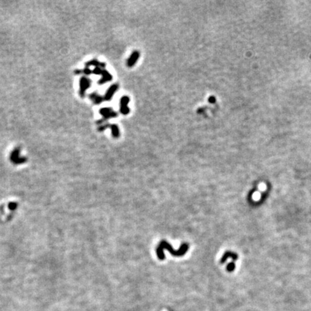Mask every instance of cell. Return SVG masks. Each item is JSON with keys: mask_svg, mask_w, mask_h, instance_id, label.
I'll return each mask as SVG.
<instances>
[{"mask_svg": "<svg viewBox=\"0 0 311 311\" xmlns=\"http://www.w3.org/2000/svg\"><path fill=\"white\" fill-rule=\"evenodd\" d=\"M130 99L127 96H123L120 101V111L123 115H128L130 112L128 103Z\"/></svg>", "mask_w": 311, "mask_h": 311, "instance_id": "obj_1", "label": "cell"}, {"mask_svg": "<svg viewBox=\"0 0 311 311\" xmlns=\"http://www.w3.org/2000/svg\"><path fill=\"white\" fill-rule=\"evenodd\" d=\"M100 113L103 115L105 120L117 116V112H115L112 108H103V109H101V110H100Z\"/></svg>", "mask_w": 311, "mask_h": 311, "instance_id": "obj_2", "label": "cell"}, {"mask_svg": "<svg viewBox=\"0 0 311 311\" xmlns=\"http://www.w3.org/2000/svg\"><path fill=\"white\" fill-rule=\"evenodd\" d=\"M119 86L117 84H115L112 85L108 89V90L107 91L106 94H105V97H104V100H107V101H109V100H112V97L115 94V93L116 92V91L118 89Z\"/></svg>", "mask_w": 311, "mask_h": 311, "instance_id": "obj_3", "label": "cell"}, {"mask_svg": "<svg viewBox=\"0 0 311 311\" xmlns=\"http://www.w3.org/2000/svg\"><path fill=\"white\" fill-rule=\"evenodd\" d=\"M140 56V53L138 51H135L132 53V54L130 56L129 59L127 61V65L128 67H132L135 64L137 61L138 60Z\"/></svg>", "mask_w": 311, "mask_h": 311, "instance_id": "obj_4", "label": "cell"}, {"mask_svg": "<svg viewBox=\"0 0 311 311\" xmlns=\"http://www.w3.org/2000/svg\"><path fill=\"white\" fill-rule=\"evenodd\" d=\"M18 156H19V150H15L11 156V160L13 161V162L15 164H20V163L25 162V158H20Z\"/></svg>", "mask_w": 311, "mask_h": 311, "instance_id": "obj_5", "label": "cell"}, {"mask_svg": "<svg viewBox=\"0 0 311 311\" xmlns=\"http://www.w3.org/2000/svg\"><path fill=\"white\" fill-rule=\"evenodd\" d=\"M102 76H103V78L100 79V82H99L100 84H103L104 83H106L107 82H109V81H110L111 79H112V75H111V74H109L107 71H106V70H104L103 74H102Z\"/></svg>", "mask_w": 311, "mask_h": 311, "instance_id": "obj_6", "label": "cell"}, {"mask_svg": "<svg viewBox=\"0 0 311 311\" xmlns=\"http://www.w3.org/2000/svg\"><path fill=\"white\" fill-rule=\"evenodd\" d=\"M104 127L110 128L111 130H112V134L114 138H118L120 136V131H119V128H117V126H116V125H107V126H105Z\"/></svg>", "mask_w": 311, "mask_h": 311, "instance_id": "obj_7", "label": "cell"}, {"mask_svg": "<svg viewBox=\"0 0 311 311\" xmlns=\"http://www.w3.org/2000/svg\"><path fill=\"white\" fill-rule=\"evenodd\" d=\"M82 93L84 92V91L86 90L87 88H89V86H90L91 82L89 79H85L83 78L82 79Z\"/></svg>", "mask_w": 311, "mask_h": 311, "instance_id": "obj_8", "label": "cell"}, {"mask_svg": "<svg viewBox=\"0 0 311 311\" xmlns=\"http://www.w3.org/2000/svg\"><path fill=\"white\" fill-rule=\"evenodd\" d=\"M91 97H94L93 100L94 101V103L97 104H100L104 100L103 97H102L100 95H97V94H93V95H91Z\"/></svg>", "mask_w": 311, "mask_h": 311, "instance_id": "obj_9", "label": "cell"}, {"mask_svg": "<svg viewBox=\"0 0 311 311\" xmlns=\"http://www.w3.org/2000/svg\"><path fill=\"white\" fill-rule=\"evenodd\" d=\"M17 204L15 203V202H10L9 204V208L12 210H15L17 208Z\"/></svg>", "mask_w": 311, "mask_h": 311, "instance_id": "obj_10", "label": "cell"}, {"mask_svg": "<svg viewBox=\"0 0 311 311\" xmlns=\"http://www.w3.org/2000/svg\"><path fill=\"white\" fill-rule=\"evenodd\" d=\"M234 267H235L234 264H233V263H231V264H228V270H229V271H232L233 269H234Z\"/></svg>", "mask_w": 311, "mask_h": 311, "instance_id": "obj_11", "label": "cell"}]
</instances>
